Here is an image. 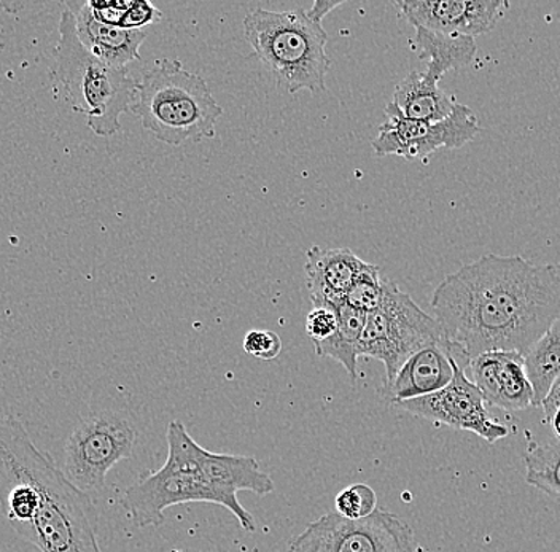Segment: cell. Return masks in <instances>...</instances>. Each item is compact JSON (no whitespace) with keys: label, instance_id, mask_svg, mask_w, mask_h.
Returning a JSON list of instances; mask_svg holds the SVG:
<instances>
[{"label":"cell","instance_id":"11","mask_svg":"<svg viewBox=\"0 0 560 552\" xmlns=\"http://www.w3.org/2000/svg\"><path fill=\"white\" fill-rule=\"evenodd\" d=\"M394 407L435 424L475 433L490 445L510 435L505 425L490 418L481 390L468 379L467 373L457 362H454L453 379L444 389L415 400L401 401Z\"/></svg>","mask_w":560,"mask_h":552},{"label":"cell","instance_id":"14","mask_svg":"<svg viewBox=\"0 0 560 552\" xmlns=\"http://www.w3.org/2000/svg\"><path fill=\"white\" fill-rule=\"evenodd\" d=\"M468 368L488 407L524 411L534 404V389L520 352H486L475 356Z\"/></svg>","mask_w":560,"mask_h":552},{"label":"cell","instance_id":"10","mask_svg":"<svg viewBox=\"0 0 560 552\" xmlns=\"http://www.w3.org/2000/svg\"><path fill=\"white\" fill-rule=\"evenodd\" d=\"M387 121L371 142L376 156H402L425 161L440 149H462L479 134L478 117L470 107L455 103L450 117L441 121H418L402 117L394 104L385 107Z\"/></svg>","mask_w":560,"mask_h":552},{"label":"cell","instance_id":"17","mask_svg":"<svg viewBox=\"0 0 560 552\" xmlns=\"http://www.w3.org/2000/svg\"><path fill=\"white\" fill-rule=\"evenodd\" d=\"M199 468L206 481L228 494L250 491L262 497L275 491V482L268 474L262 473L260 463L254 457L213 454L201 447Z\"/></svg>","mask_w":560,"mask_h":552},{"label":"cell","instance_id":"27","mask_svg":"<svg viewBox=\"0 0 560 552\" xmlns=\"http://www.w3.org/2000/svg\"><path fill=\"white\" fill-rule=\"evenodd\" d=\"M244 351L258 360H275L282 351V341L275 331L250 330L244 338Z\"/></svg>","mask_w":560,"mask_h":552},{"label":"cell","instance_id":"4","mask_svg":"<svg viewBox=\"0 0 560 552\" xmlns=\"http://www.w3.org/2000/svg\"><path fill=\"white\" fill-rule=\"evenodd\" d=\"M58 31L52 75L61 83L70 108L83 115L88 128L100 138L118 134L121 115L131 111L135 103L138 80L128 68H112L83 47L66 5Z\"/></svg>","mask_w":560,"mask_h":552},{"label":"cell","instance_id":"1","mask_svg":"<svg viewBox=\"0 0 560 552\" xmlns=\"http://www.w3.org/2000/svg\"><path fill=\"white\" fill-rule=\"evenodd\" d=\"M432 307L444 337L470 362L486 352L525 355L560 319V274L520 255H482L444 278Z\"/></svg>","mask_w":560,"mask_h":552},{"label":"cell","instance_id":"28","mask_svg":"<svg viewBox=\"0 0 560 552\" xmlns=\"http://www.w3.org/2000/svg\"><path fill=\"white\" fill-rule=\"evenodd\" d=\"M542 411H545L546 422L551 419V415L555 414L556 411L560 408V376L558 379L552 383V386L549 387L548 394L542 398L541 407Z\"/></svg>","mask_w":560,"mask_h":552},{"label":"cell","instance_id":"6","mask_svg":"<svg viewBox=\"0 0 560 552\" xmlns=\"http://www.w3.org/2000/svg\"><path fill=\"white\" fill-rule=\"evenodd\" d=\"M138 442L135 414L115 398L94 395L90 410L66 439L62 473L91 498L100 497L112 468L131 459Z\"/></svg>","mask_w":560,"mask_h":552},{"label":"cell","instance_id":"23","mask_svg":"<svg viewBox=\"0 0 560 552\" xmlns=\"http://www.w3.org/2000/svg\"><path fill=\"white\" fill-rule=\"evenodd\" d=\"M91 13L97 20L110 26L129 31H145L163 19V13L152 2L147 0H128V2H86Z\"/></svg>","mask_w":560,"mask_h":552},{"label":"cell","instance_id":"30","mask_svg":"<svg viewBox=\"0 0 560 552\" xmlns=\"http://www.w3.org/2000/svg\"><path fill=\"white\" fill-rule=\"evenodd\" d=\"M548 422L551 424L552 430H555L558 439H560V408L555 412V414L551 415V419H549Z\"/></svg>","mask_w":560,"mask_h":552},{"label":"cell","instance_id":"29","mask_svg":"<svg viewBox=\"0 0 560 552\" xmlns=\"http://www.w3.org/2000/svg\"><path fill=\"white\" fill-rule=\"evenodd\" d=\"M341 5H345V2H327V0H317V2H314L313 7L307 10V15H310L314 21H317V23H322L331 10L338 9V7Z\"/></svg>","mask_w":560,"mask_h":552},{"label":"cell","instance_id":"12","mask_svg":"<svg viewBox=\"0 0 560 552\" xmlns=\"http://www.w3.org/2000/svg\"><path fill=\"white\" fill-rule=\"evenodd\" d=\"M409 24L433 33L476 38L490 33L510 3L503 0H397Z\"/></svg>","mask_w":560,"mask_h":552},{"label":"cell","instance_id":"16","mask_svg":"<svg viewBox=\"0 0 560 552\" xmlns=\"http://www.w3.org/2000/svg\"><path fill=\"white\" fill-rule=\"evenodd\" d=\"M75 20L77 37L83 47L112 68H126L139 61L140 47L145 42L147 31H129L110 26L91 13L86 2L66 3Z\"/></svg>","mask_w":560,"mask_h":552},{"label":"cell","instance_id":"25","mask_svg":"<svg viewBox=\"0 0 560 552\" xmlns=\"http://www.w3.org/2000/svg\"><path fill=\"white\" fill-rule=\"evenodd\" d=\"M335 506L336 513L346 519H363L377 509L376 492L368 484L350 485L336 495Z\"/></svg>","mask_w":560,"mask_h":552},{"label":"cell","instance_id":"2","mask_svg":"<svg viewBox=\"0 0 560 552\" xmlns=\"http://www.w3.org/2000/svg\"><path fill=\"white\" fill-rule=\"evenodd\" d=\"M0 509L42 552H103L93 498L35 446L20 419L0 415Z\"/></svg>","mask_w":560,"mask_h":552},{"label":"cell","instance_id":"22","mask_svg":"<svg viewBox=\"0 0 560 552\" xmlns=\"http://www.w3.org/2000/svg\"><path fill=\"white\" fill-rule=\"evenodd\" d=\"M524 462L527 484L560 500V439L532 443Z\"/></svg>","mask_w":560,"mask_h":552},{"label":"cell","instance_id":"13","mask_svg":"<svg viewBox=\"0 0 560 552\" xmlns=\"http://www.w3.org/2000/svg\"><path fill=\"white\" fill-rule=\"evenodd\" d=\"M454 362L464 369L470 365L465 352L447 339L427 345L406 360L390 383H384L381 395L388 403L397 404L435 394L453 379Z\"/></svg>","mask_w":560,"mask_h":552},{"label":"cell","instance_id":"24","mask_svg":"<svg viewBox=\"0 0 560 552\" xmlns=\"http://www.w3.org/2000/svg\"><path fill=\"white\" fill-rule=\"evenodd\" d=\"M384 296V279L381 278L380 267L368 263L363 271L353 279L352 285L346 293L345 303L353 309L370 314L380 307Z\"/></svg>","mask_w":560,"mask_h":552},{"label":"cell","instance_id":"7","mask_svg":"<svg viewBox=\"0 0 560 552\" xmlns=\"http://www.w3.org/2000/svg\"><path fill=\"white\" fill-rule=\"evenodd\" d=\"M443 339L446 337L435 317L420 309L395 282L384 279L383 302L373 313L366 314L359 356L383 362L385 383H390L409 356Z\"/></svg>","mask_w":560,"mask_h":552},{"label":"cell","instance_id":"26","mask_svg":"<svg viewBox=\"0 0 560 552\" xmlns=\"http://www.w3.org/2000/svg\"><path fill=\"white\" fill-rule=\"evenodd\" d=\"M338 328V316L336 310L328 306H314V309L306 317V334L313 344L327 341L335 334Z\"/></svg>","mask_w":560,"mask_h":552},{"label":"cell","instance_id":"3","mask_svg":"<svg viewBox=\"0 0 560 552\" xmlns=\"http://www.w3.org/2000/svg\"><path fill=\"white\" fill-rule=\"evenodd\" d=\"M131 111L158 141L174 146L215 138L223 115L206 80L167 58L138 80Z\"/></svg>","mask_w":560,"mask_h":552},{"label":"cell","instance_id":"9","mask_svg":"<svg viewBox=\"0 0 560 552\" xmlns=\"http://www.w3.org/2000/svg\"><path fill=\"white\" fill-rule=\"evenodd\" d=\"M287 552H418L415 530L394 513L376 509L349 520L331 512L296 535Z\"/></svg>","mask_w":560,"mask_h":552},{"label":"cell","instance_id":"8","mask_svg":"<svg viewBox=\"0 0 560 552\" xmlns=\"http://www.w3.org/2000/svg\"><path fill=\"white\" fill-rule=\"evenodd\" d=\"M191 502L222 505L236 516L244 530L247 532L257 530L254 516L241 505L236 495L213 488L202 478V474L182 470L167 460L155 473L126 489L121 498L122 508L139 529L161 526L167 508Z\"/></svg>","mask_w":560,"mask_h":552},{"label":"cell","instance_id":"18","mask_svg":"<svg viewBox=\"0 0 560 552\" xmlns=\"http://www.w3.org/2000/svg\"><path fill=\"white\" fill-rule=\"evenodd\" d=\"M392 104L409 120L433 124L450 117L455 99L425 72H411L398 83Z\"/></svg>","mask_w":560,"mask_h":552},{"label":"cell","instance_id":"20","mask_svg":"<svg viewBox=\"0 0 560 552\" xmlns=\"http://www.w3.org/2000/svg\"><path fill=\"white\" fill-rule=\"evenodd\" d=\"M332 309L336 310V316H338V328L327 341L314 344V351L322 359L328 356V359L341 363L350 379L355 383L357 377H359V372H357L359 342L362 338L363 328H365L366 314L353 309L346 303L339 304Z\"/></svg>","mask_w":560,"mask_h":552},{"label":"cell","instance_id":"5","mask_svg":"<svg viewBox=\"0 0 560 552\" xmlns=\"http://www.w3.org/2000/svg\"><path fill=\"white\" fill-rule=\"evenodd\" d=\"M244 38L283 93L307 90L322 94L327 90L325 77L331 66L328 34L322 23L307 15V10H254L245 16Z\"/></svg>","mask_w":560,"mask_h":552},{"label":"cell","instance_id":"19","mask_svg":"<svg viewBox=\"0 0 560 552\" xmlns=\"http://www.w3.org/2000/svg\"><path fill=\"white\" fill-rule=\"evenodd\" d=\"M416 50L427 61V75L440 82L444 73L467 68L475 59L476 40L472 37L433 33L416 27Z\"/></svg>","mask_w":560,"mask_h":552},{"label":"cell","instance_id":"15","mask_svg":"<svg viewBox=\"0 0 560 552\" xmlns=\"http://www.w3.org/2000/svg\"><path fill=\"white\" fill-rule=\"evenodd\" d=\"M366 265L359 255L346 247H311L304 267L311 302L314 306L328 307L345 303L349 286Z\"/></svg>","mask_w":560,"mask_h":552},{"label":"cell","instance_id":"21","mask_svg":"<svg viewBox=\"0 0 560 552\" xmlns=\"http://www.w3.org/2000/svg\"><path fill=\"white\" fill-rule=\"evenodd\" d=\"M525 373L534 389V404L541 407L549 387L560 376V319L546 330L524 355Z\"/></svg>","mask_w":560,"mask_h":552}]
</instances>
